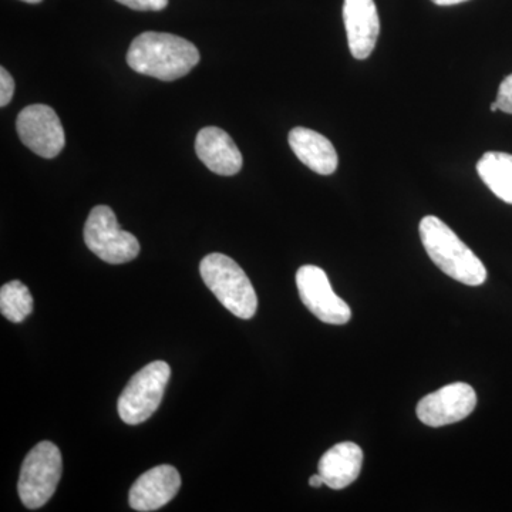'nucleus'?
<instances>
[{
	"label": "nucleus",
	"instance_id": "f257e3e1",
	"mask_svg": "<svg viewBox=\"0 0 512 512\" xmlns=\"http://www.w3.org/2000/svg\"><path fill=\"white\" fill-rule=\"evenodd\" d=\"M127 63L134 72L173 82L187 76L200 63V52L184 37L146 32L131 43Z\"/></svg>",
	"mask_w": 512,
	"mask_h": 512
},
{
	"label": "nucleus",
	"instance_id": "f03ea898",
	"mask_svg": "<svg viewBox=\"0 0 512 512\" xmlns=\"http://www.w3.org/2000/svg\"><path fill=\"white\" fill-rule=\"evenodd\" d=\"M419 231L424 249L444 274L464 285L484 284L487 269L483 262L440 218L424 217Z\"/></svg>",
	"mask_w": 512,
	"mask_h": 512
},
{
	"label": "nucleus",
	"instance_id": "7ed1b4c3",
	"mask_svg": "<svg viewBox=\"0 0 512 512\" xmlns=\"http://www.w3.org/2000/svg\"><path fill=\"white\" fill-rule=\"evenodd\" d=\"M200 272L205 285L232 315L254 318L258 296L244 269L234 259L224 254L207 255L201 261Z\"/></svg>",
	"mask_w": 512,
	"mask_h": 512
},
{
	"label": "nucleus",
	"instance_id": "20e7f679",
	"mask_svg": "<svg viewBox=\"0 0 512 512\" xmlns=\"http://www.w3.org/2000/svg\"><path fill=\"white\" fill-rule=\"evenodd\" d=\"M62 473V454L56 444L42 441L33 447L20 468L18 491L22 504L29 510L43 507L56 493Z\"/></svg>",
	"mask_w": 512,
	"mask_h": 512
},
{
	"label": "nucleus",
	"instance_id": "39448f33",
	"mask_svg": "<svg viewBox=\"0 0 512 512\" xmlns=\"http://www.w3.org/2000/svg\"><path fill=\"white\" fill-rule=\"evenodd\" d=\"M170 376V365L163 360L138 370L121 393L117 404L121 420L130 426H137L150 419L163 400Z\"/></svg>",
	"mask_w": 512,
	"mask_h": 512
},
{
	"label": "nucleus",
	"instance_id": "423d86ee",
	"mask_svg": "<svg viewBox=\"0 0 512 512\" xmlns=\"http://www.w3.org/2000/svg\"><path fill=\"white\" fill-rule=\"evenodd\" d=\"M84 242L94 255L111 265L126 264L140 254L138 239L120 228L116 214L107 205H97L90 211Z\"/></svg>",
	"mask_w": 512,
	"mask_h": 512
},
{
	"label": "nucleus",
	"instance_id": "0eeeda50",
	"mask_svg": "<svg viewBox=\"0 0 512 512\" xmlns=\"http://www.w3.org/2000/svg\"><path fill=\"white\" fill-rule=\"evenodd\" d=\"M296 286L303 305L322 322L345 325L352 319V309L336 295L328 275L319 266H301L296 272Z\"/></svg>",
	"mask_w": 512,
	"mask_h": 512
},
{
	"label": "nucleus",
	"instance_id": "6e6552de",
	"mask_svg": "<svg viewBox=\"0 0 512 512\" xmlns=\"http://www.w3.org/2000/svg\"><path fill=\"white\" fill-rule=\"evenodd\" d=\"M16 128L22 143L43 158L59 156L66 144L62 121L46 104H32L20 111Z\"/></svg>",
	"mask_w": 512,
	"mask_h": 512
},
{
	"label": "nucleus",
	"instance_id": "1a4fd4ad",
	"mask_svg": "<svg viewBox=\"0 0 512 512\" xmlns=\"http://www.w3.org/2000/svg\"><path fill=\"white\" fill-rule=\"evenodd\" d=\"M477 406L476 390L467 383H453L427 394L417 404V417L429 427H443L467 419Z\"/></svg>",
	"mask_w": 512,
	"mask_h": 512
},
{
	"label": "nucleus",
	"instance_id": "9d476101",
	"mask_svg": "<svg viewBox=\"0 0 512 512\" xmlns=\"http://www.w3.org/2000/svg\"><path fill=\"white\" fill-rule=\"evenodd\" d=\"M343 22L350 53L357 60H365L375 50L380 33V19L375 0H345Z\"/></svg>",
	"mask_w": 512,
	"mask_h": 512
},
{
	"label": "nucleus",
	"instance_id": "9b49d317",
	"mask_svg": "<svg viewBox=\"0 0 512 512\" xmlns=\"http://www.w3.org/2000/svg\"><path fill=\"white\" fill-rule=\"evenodd\" d=\"M180 487L181 477L177 468L167 464L154 467L138 477L131 487L128 503L136 511H157L173 500Z\"/></svg>",
	"mask_w": 512,
	"mask_h": 512
},
{
	"label": "nucleus",
	"instance_id": "f8f14e48",
	"mask_svg": "<svg viewBox=\"0 0 512 512\" xmlns=\"http://www.w3.org/2000/svg\"><path fill=\"white\" fill-rule=\"evenodd\" d=\"M195 151L202 163L218 175L238 174L241 171L242 154L227 131L218 127H205L195 140Z\"/></svg>",
	"mask_w": 512,
	"mask_h": 512
},
{
	"label": "nucleus",
	"instance_id": "ddd939ff",
	"mask_svg": "<svg viewBox=\"0 0 512 512\" xmlns=\"http://www.w3.org/2000/svg\"><path fill=\"white\" fill-rule=\"evenodd\" d=\"M363 467L362 448L352 441L336 444L320 458L318 473L332 490L355 483Z\"/></svg>",
	"mask_w": 512,
	"mask_h": 512
},
{
	"label": "nucleus",
	"instance_id": "4468645a",
	"mask_svg": "<svg viewBox=\"0 0 512 512\" xmlns=\"http://www.w3.org/2000/svg\"><path fill=\"white\" fill-rule=\"evenodd\" d=\"M289 146L295 156L316 174L330 175L338 170L339 157L330 140L311 128L295 127L289 133Z\"/></svg>",
	"mask_w": 512,
	"mask_h": 512
},
{
	"label": "nucleus",
	"instance_id": "2eb2a0df",
	"mask_svg": "<svg viewBox=\"0 0 512 512\" xmlns=\"http://www.w3.org/2000/svg\"><path fill=\"white\" fill-rule=\"evenodd\" d=\"M477 173L500 200L512 204V154L488 151L478 161Z\"/></svg>",
	"mask_w": 512,
	"mask_h": 512
},
{
	"label": "nucleus",
	"instance_id": "dca6fc26",
	"mask_svg": "<svg viewBox=\"0 0 512 512\" xmlns=\"http://www.w3.org/2000/svg\"><path fill=\"white\" fill-rule=\"evenodd\" d=\"M33 311V298L28 286L12 281L0 289V312L9 322L22 323Z\"/></svg>",
	"mask_w": 512,
	"mask_h": 512
},
{
	"label": "nucleus",
	"instance_id": "f3484780",
	"mask_svg": "<svg viewBox=\"0 0 512 512\" xmlns=\"http://www.w3.org/2000/svg\"><path fill=\"white\" fill-rule=\"evenodd\" d=\"M121 5L134 10H141V12H160L167 8L168 0H117Z\"/></svg>",
	"mask_w": 512,
	"mask_h": 512
},
{
	"label": "nucleus",
	"instance_id": "a211bd4d",
	"mask_svg": "<svg viewBox=\"0 0 512 512\" xmlns=\"http://www.w3.org/2000/svg\"><path fill=\"white\" fill-rule=\"evenodd\" d=\"M15 93V80L5 67L0 69V107H6Z\"/></svg>",
	"mask_w": 512,
	"mask_h": 512
},
{
	"label": "nucleus",
	"instance_id": "6ab92c4d",
	"mask_svg": "<svg viewBox=\"0 0 512 512\" xmlns=\"http://www.w3.org/2000/svg\"><path fill=\"white\" fill-rule=\"evenodd\" d=\"M497 103L501 111L512 114V74L505 77L498 89Z\"/></svg>",
	"mask_w": 512,
	"mask_h": 512
},
{
	"label": "nucleus",
	"instance_id": "aec40b11",
	"mask_svg": "<svg viewBox=\"0 0 512 512\" xmlns=\"http://www.w3.org/2000/svg\"><path fill=\"white\" fill-rule=\"evenodd\" d=\"M434 5L439 6H454L460 5V3L468 2V0H431Z\"/></svg>",
	"mask_w": 512,
	"mask_h": 512
},
{
	"label": "nucleus",
	"instance_id": "412c9836",
	"mask_svg": "<svg viewBox=\"0 0 512 512\" xmlns=\"http://www.w3.org/2000/svg\"><path fill=\"white\" fill-rule=\"evenodd\" d=\"M323 484H325V481H323V478L319 473L313 474V476L309 478V485L313 488L322 487Z\"/></svg>",
	"mask_w": 512,
	"mask_h": 512
},
{
	"label": "nucleus",
	"instance_id": "4be33fe9",
	"mask_svg": "<svg viewBox=\"0 0 512 512\" xmlns=\"http://www.w3.org/2000/svg\"><path fill=\"white\" fill-rule=\"evenodd\" d=\"M490 110H491V111H497V110H500V107H498V103H497V101H494V103H493V104H491V106H490Z\"/></svg>",
	"mask_w": 512,
	"mask_h": 512
},
{
	"label": "nucleus",
	"instance_id": "5701e85b",
	"mask_svg": "<svg viewBox=\"0 0 512 512\" xmlns=\"http://www.w3.org/2000/svg\"><path fill=\"white\" fill-rule=\"evenodd\" d=\"M23 2H26V3H40V2H42V0H23Z\"/></svg>",
	"mask_w": 512,
	"mask_h": 512
}]
</instances>
